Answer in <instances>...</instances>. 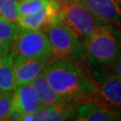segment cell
Returning a JSON list of instances; mask_svg holds the SVG:
<instances>
[{"label":"cell","mask_w":121,"mask_h":121,"mask_svg":"<svg viewBox=\"0 0 121 121\" xmlns=\"http://www.w3.org/2000/svg\"><path fill=\"white\" fill-rule=\"evenodd\" d=\"M0 13L2 16L9 21L17 23L18 1L17 0H0Z\"/></svg>","instance_id":"cell-17"},{"label":"cell","mask_w":121,"mask_h":121,"mask_svg":"<svg viewBox=\"0 0 121 121\" xmlns=\"http://www.w3.org/2000/svg\"><path fill=\"white\" fill-rule=\"evenodd\" d=\"M109 66L111 72L121 79V55Z\"/></svg>","instance_id":"cell-19"},{"label":"cell","mask_w":121,"mask_h":121,"mask_svg":"<svg viewBox=\"0 0 121 121\" xmlns=\"http://www.w3.org/2000/svg\"><path fill=\"white\" fill-rule=\"evenodd\" d=\"M43 32L49 42L52 55L57 59L78 60L85 56L83 43L58 20L52 22Z\"/></svg>","instance_id":"cell-4"},{"label":"cell","mask_w":121,"mask_h":121,"mask_svg":"<svg viewBox=\"0 0 121 121\" xmlns=\"http://www.w3.org/2000/svg\"><path fill=\"white\" fill-rule=\"evenodd\" d=\"M43 73L53 91L72 101L82 100L98 92L93 77L77 60L56 59L47 64Z\"/></svg>","instance_id":"cell-1"},{"label":"cell","mask_w":121,"mask_h":121,"mask_svg":"<svg viewBox=\"0 0 121 121\" xmlns=\"http://www.w3.org/2000/svg\"><path fill=\"white\" fill-rule=\"evenodd\" d=\"M59 7L50 0V3L37 13L18 18L17 24L28 30H42L57 20Z\"/></svg>","instance_id":"cell-10"},{"label":"cell","mask_w":121,"mask_h":121,"mask_svg":"<svg viewBox=\"0 0 121 121\" xmlns=\"http://www.w3.org/2000/svg\"><path fill=\"white\" fill-rule=\"evenodd\" d=\"M12 50V43L0 41V59L6 56Z\"/></svg>","instance_id":"cell-20"},{"label":"cell","mask_w":121,"mask_h":121,"mask_svg":"<svg viewBox=\"0 0 121 121\" xmlns=\"http://www.w3.org/2000/svg\"><path fill=\"white\" fill-rule=\"evenodd\" d=\"M57 20L82 43L98 31L113 29L111 24L96 17L80 2H69L60 7Z\"/></svg>","instance_id":"cell-2"},{"label":"cell","mask_w":121,"mask_h":121,"mask_svg":"<svg viewBox=\"0 0 121 121\" xmlns=\"http://www.w3.org/2000/svg\"><path fill=\"white\" fill-rule=\"evenodd\" d=\"M18 2H20V1H25V0H17Z\"/></svg>","instance_id":"cell-26"},{"label":"cell","mask_w":121,"mask_h":121,"mask_svg":"<svg viewBox=\"0 0 121 121\" xmlns=\"http://www.w3.org/2000/svg\"><path fill=\"white\" fill-rule=\"evenodd\" d=\"M73 118L79 121H116L117 114L95 100H86L75 108Z\"/></svg>","instance_id":"cell-11"},{"label":"cell","mask_w":121,"mask_h":121,"mask_svg":"<svg viewBox=\"0 0 121 121\" xmlns=\"http://www.w3.org/2000/svg\"><path fill=\"white\" fill-rule=\"evenodd\" d=\"M115 113L117 114V117H118V120H121V109H118L117 111H115Z\"/></svg>","instance_id":"cell-22"},{"label":"cell","mask_w":121,"mask_h":121,"mask_svg":"<svg viewBox=\"0 0 121 121\" xmlns=\"http://www.w3.org/2000/svg\"><path fill=\"white\" fill-rule=\"evenodd\" d=\"M20 26L16 22L5 18H0V41L12 43L20 30Z\"/></svg>","instance_id":"cell-16"},{"label":"cell","mask_w":121,"mask_h":121,"mask_svg":"<svg viewBox=\"0 0 121 121\" xmlns=\"http://www.w3.org/2000/svg\"><path fill=\"white\" fill-rule=\"evenodd\" d=\"M0 18H3V16H2V14H1V13H0Z\"/></svg>","instance_id":"cell-25"},{"label":"cell","mask_w":121,"mask_h":121,"mask_svg":"<svg viewBox=\"0 0 121 121\" xmlns=\"http://www.w3.org/2000/svg\"><path fill=\"white\" fill-rule=\"evenodd\" d=\"M13 91H4L0 94V120H8L12 113Z\"/></svg>","instance_id":"cell-18"},{"label":"cell","mask_w":121,"mask_h":121,"mask_svg":"<svg viewBox=\"0 0 121 121\" xmlns=\"http://www.w3.org/2000/svg\"><path fill=\"white\" fill-rule=\"evenodd\" d=\"M3 92H4V91H3V90H2V89H1V88H0V94H2V93H3Z\"/></svg>","instance_id":"cell-23"},{"label":"cell","mask_w":121,"mask_h":121,"mask_svg":"<svg viewBox=\"0 0 121 121\" xmlns=\"http://www.w3.org/2000/svg\"><path fill=\"white\" fill-rule=\"evenodd\" d=\"M12 51L14 56L27 58L49 59L52 56L51 48L47 36L42 30L20 28L12 42Z\"/></svg>","instance_id":"cell-5"},{"label":"cell","mask_w":121,"mask_h":121,"mask_svg":"<svg viewBox=\"0 0 121 121\" xmlns=\"http://www.w3.org/2000/svg\"><path fill=\"white\" fill-rule=\"evenodd\" d=\"M50 3V0H25L18 2L19 17L37 13Z\"/></svg>","instance_id":"cell-15"},{"label":"cell","mask_w":121,"mask_h":121,"mask_svg":"<svg viewBox=\"0 0 121 121\" xmlns=\"http://www.w3.org/2000/svg\"><path fill=\"white\" fill-rule=\"evenodd\" d=\"M54 4H56L59 8L64 6L65 4H68L69 2H71V0H51Z\"/></svg>","instance_id":"cell-21"},{"label":"cell","mask_w":121,"mask_h":121,"mask_svg":"<svg viewBox=\"0 0 121 121\" xmlns=\"http://www.w3.org/2000/svg\"><path fill=\"white\" fill-rule=\"evenodd\" d=\"M48 59L13 56V73L18 85L30 83L46 67Z\"/></svg>","instance_id":"cell-9"},{"label":"cell","mask_w":121,"mask_h":121,"mask_svg":"<svg viewBox=\"0 0 121 121\" xmlns=\"http://www.w3.org/2000/svg\"><path fill=\"white\" fill-rule=\"evenodd\" d=\"M31 84L33 85L35 90L38 92L41 106L63 105L72 101L58 95L56 92L52 90V88L49 86V84L44 76L43 71L31 82Z\"/></svg>","instance_id":"cell-13"},{"label":"cell","mask_w":121,"mask_h":121,"mask_svg":"<svg viewBox=\"0 0 121 121\" xmlns=\"http://www.w3.org/2000/svg\"><path fill=\"white\" fill-rule=\"evenodd\" d=\"M97 85L98 94L104 102L117 111L121 109V79L110 71L96 67L91 71Z\"/></svg>","instance_id":"cell-6"},{"label":"cell","mask_w":121,"mask_h":121,"mask_svg":"<svg viewBox=\"0 0 121 121\" xmlns=\"http://www.w3.org/2000/svg\"><path fill=\"white\" fill-rule=\"evenodd\" d=\"M96 17L121 27V0H80Z\"/></svg>","instance_id":"cell-8"},{"label":"cell","mask_w":121,"mask_h":121,"mask_svg":"<svg viewBox=\"0 0 121 121\" xmlns=\"http://www.w3.org/2000/svg\"><path fill=\"white\" fill-rule=\"evenodd\" d=\"M70 101L63 105L41 106L34 113H31L32 121H62L73 117L75 108Z\"/></svg>","instance_id":"cell-12"},{"label":"cell","mask_w":121,"mask_h":121,"mask_svg":"<svg viewBox=\"0 0 121 121\" xmlns=\"http://www.w3.org/2000/svg\"><path fill=\"white\" fill-rule=\"evenodd\" d=\"M40 107L38 92L31 82L18 85L13 91L12 113L8 120H18L21 116L34 113Z\"/></svg>","instance_id":"cell-7"},{"label":"cell","mask_w":121,"mask_h":121,"mask_svg":"<svg viewBox=\"0 0 121 121\" xmlns=\"http://www.w3.org/2000/svg\"><path fill=\"white\" fill-rule=\"evenodd\" d=\"M112 30L98 31L83 42L87 61L93 68L109 66L121 55V44Z\"/></svg>","instance_id":"cell-3"},{"label":"cell","mask_w":121,"mask_h":121,"mask_svg":"<svg viewBox=\"0 0 121 121\" xmlns=\"http://www.w3.org/2000/svg\"><path fill=\"white\" fill-rule=\"evenodd\" d=\"M13 56L11 50L7 56L0 59V88L4 91H13L17 87L13 73Z\"/></svg>","instance_id":"cell-14"},{"label":"cell","mask_w":121,"mask_h":121,"mask_svg":"<svg viewBox=\"0 0 121 121\" xmlns=\"http://www.w3.org/2000/svg\"><path fill=\"white\" fill-rule=\"evenodd\" d=\"M80 0H71V2H79Z\"/></svg>","instance_id":"cell-24"}]
</instances>
